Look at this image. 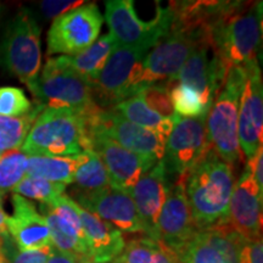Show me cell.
Here are the masks:
<instances>
[{
  "instance_id": "6da1fadb",
  "label": "cell",
  "mask_w": 263,
  "mask_h": 263,
  "mask_svg": "<svg viewBox=\"0 0 263 263\" xmlns=\"http://www.w3.org/2000/svg\"><path fill=\"white\" fill-rule=\"evenodd\" d=\"M178 180L183 184L197 230L226 222L235 185L232 164L227 163L211 149L201 162Z\"/></svg>"
},
{
  "instance_id": "7a4b0ae2",
  "label": "cell",
  "mask_w": 263,
  "mask_h": 263,
  "mask_svg": "<svg viewBox=\"0 0 263 263\" xmlns=\"http://www.w3.org/2000/svg\"><path fill=\"white\" fill-rule=\"evenodd\" d=\"M81 112L65 107H44L35 118L21 150L28 156L66 157L91 150V118L98 111Z\"/></svg>"
},
{
  "instance_id": "3957f363",
  "label": "cell",
  "mask_w": 263,
  "mask_h": 263,
  "mask_svg": "<svg viewBox=\"0 0 263 263\" xmlns=\"http://www.w3.org/2000/svg\"><path fill=\"white\" fill-rule=\"evenodd\" d=\"M245 81L244 66L230 67L206 116V132L211 149L233 167L242 160L238 138V116Z\"/></svg>"
},
{
  "instance_id": "277c9868",
  "label": "cell",
  "mask_w": 263,
  "mask_h": 263,
  "mask_svg": "<svg viewBox=\"0 0 263 263\" xmlns=\"http://www.w3.org/2000/svg\"><path fill=\"white\" fill-rule=\"evenodd\" d=\"M262 38V3H242L215 28L211 50L227 68L257 60Z\"/></svg>"
},
{
  "instance_id": "5b68a950",
  "label": "cell",
  "mask_w": 263,
  "mask_h": 263,
  "mask_svg": "<svg viewBox=\"0 0 263 263\" xmlns=\"http://www.w3.org/2000/svg\"><path fill=\"white\" fill-rule=\"evenodd\" d=\"M0 58L6 70L34 94L42 67L41 27L27 9H22L9 24Z\"/></svg>"
},
{
  "instance_id": "8992f818",
  "label": "cell",
  "mask_w": 263,
  "mask_h": 263,
  "mask_svg": "<svg viewBox=\"0 0 263 263\" xmlns=\"http://www.w3.org/2000/svg\"><path fill=\"white\" fill-rule=\"evenodd\" d=\"M117 45L144 49L149 51L167 34L172 15L167 8L157 5L156 15L151 21H143L130 0H108L103 16Z\"/></svg>"
},
{
  "instance_id": "52a82bcc",
  "label": "cell",
  "mask_w": 263,
  "mask_h": 263,
  "mask_svg": "<svg viewBox=\"0 0 263 263\" xmlns=\"http://www.w3.org/2000/svg\"><path fill=\"white\" fill-rule=\"evenodd\" d=\"M33 97L45 107H65L81 112H93L95 104L93 88L66 64L64 58L48 59L39 74Z\"/></svg>"
},
{
  "instance_id": "ba28073f",
  "label": "cell",
  "mask_w": 263,
  "mask_h": 263,
  "mask_svg": "<svg viewBox=\"0 0 263 263\" xmlns=\"http://www.w3.org/2000/svg\"><path fill=\"white\" fill-rule=\"evenodd\" d=\"M146 54L144 49L116 45L91 84L99 107L110 108L138 93Z\"/></svg>"
},
{
  "instance_id": "9c48e42d",
  "label": "cell",
  "mask_w": 263,
  "mask_h": 263,
  "mask_svg": "<svg viewBox=\"0 0 263 263\" xmlns=\"http://www.w3.org/2000/svg\"><path fill=\"white\" fill-rule=\"evenodd\" d=\"M104 17L95 4L81 5L59 16L48 32V55L72 57L90 47L100 34Z\"/></svg>"
},
{
  "instance_id": "30bf717a",
  "label": "cell",
  "mask_w": 263,
  "mask_h": 263,
  "mask_svg": "<svg viewBox=\"0 0 263 263\" xmlns=\"http://www.w3.org/2000/svg\"><path fill=\"white\" fill-rule=\"evenodd\" d=\"M206 116L179 117L164 144L162 161L171 177L182 178L211 150L206 132Z\"/></svg>"
},
{
  "instance_id": "8fae6325",
  "label": "cell",
  "mask_w": 263,
  "mask_h": 263,
  "mask_svg": "<svg viewBox=\"0 0 263 263\" xmlns=\"http://www.w3.org/2000/svg\"><path fill=\"white\" fill-rule=\"evenodd\" d=\"M246 240L226 222L199 230L177 254L179 263H242Z\"/></svg>"
},
{
  "instance_id": "7c38bea8",
  "label": "cell",
  "mask_w": 263,
  "mask_h": 263,
  "mask_svg": "<svg viewBox=\"0 0 263 263\" xmlns=\"http://www.w3.org/2000/svg\"><path fill=\"white\" fill-rule=\"evenodd\" d=\"M90 144L91 150L103 161L111 186L115 189L129 193L138 180L159 162L154 157L124 149L99 130L90 132Z\"/></svg>"
},
{
  "instance_id": "4fadbf2b",
  "label": "cell",
  "mask_w": 263,
  "mask_h": 263,
  "mask_svg": "<svg viewBox=\"0 0 263 263\" xmlns=\"http://www.w3.org/2000/svg\"><path fill=\"white\" fill-rule=\"evenodd\" d=\"M246 81L240 97L238 116V138L245 160L256 155L263 143V84L258 61L244 66Z\"/></svg>"
},
{
  "instance_id": "5bb4252c",
  "label": "cell",
  "mask_w": 263,
  "mask_h": 263,
  "mask_svg": "<svg viewBox=\"0 0 263 263\" xmlns=\"http://www.w3.org/2000/svg\"><path fill=\"white\" fill-rule=\"evenodd\" d=\"M41 209L50 230L51 244L59 251L76 256L82 262L89 263V252L82 229L78 205L70 196L62 194Z\"/></svg>"
},
{
  "instance_id": "9a60e30c",
  "label": "cell",
  "mask_w": 263,
  "mask_h": 263,
  "mask_svg": "<svg viewBox=\"0 0 263 263\" xmlns=\"http://www.w3.org/2000/svg\"><path fill=\"white\" fill-rule=\"evenodd\" d=\"M200 45L205 44L192 35L178 32L167 33L144 59L140 88L176 77L192 52Z\"/></svg>"
},
{
  "instance_id": "2e32d148",
  "label": "cell",
  "mask_w": 263,
  "mask_h": 263,
  "mask_svg": "<svg viewBox=\"0 0 263 263\" xmlns=\"http://www.w3.org/2000/svg\"><path fill=\"white\" fill-rule=\"evenodd\" d=\"M263 193L258 189L246 163L230 197L226 223L246 241L262 239Z\"/></svg>"
},
{
  "instance_id": "e0dca14e",
  "label": "cell",
  "mask_w": 263,
  "mask_h": 263,
  "mask_svg": "<svg viewBox=\"0 0 263 263\" xmlns=\"http://www.w3.org/2000/svg\"><path fill=\"white\" fill-rule=\"evenodd\" d=\"M91 130H99L132 153L162 160L164 141L156 133L129 122L111 108H100L91 120Z\"/></svg>"
},
{
  "instance_id": "ac0fdd59",
  "label": "cell",
  "mask_w": 263,
  "mask_h": 263,
  "mask_svg": "<svg viewBox=\"0 0 263 263\" xmlns=\"http://www.w3.org/2000/svg\"><path fill=\"white\" fill-rule=\"evenodd\" d=\"M197 232L183 184L177 180L160 212L154 240L177 256Z\"/></svg>"
},
{
  "instance_id": "d6986e66",
  "label": "cell",
  "mask_w": 263,
  "mask_h": 263,
  "mask_svg": "<svg viewBox=\"0 0 263 263\" xmlns=\"http://www.w3.org/2000/svg\"><path fill=\"white\" fill-rule=\"evenodd\" d=\"M78 205L97 215L121 233H143L144 228L138 216L136 205L130 194L126 190L106 189L94 193L74 194Z\"/></svg>"
},
{
  "instance_id": "ffe728a7",
  "label": "cell",
  "mask_w": 263,
  "mask_h": 263,
  "mask_svg": "<svg viewBox=\"0 0 263 263\" xmlns=\"http://www.w3.org/2000/svg\"><path fill=\"white\" fill-rule=\"evenodd\" d=\"M211 48L200 45L180 68L173 81L185 84L200 95L206 108L211 107L215 98L224 83L228 68L215 54L210 55Z\"/></svg>"
},
{
  "instance_id": "44dd1931",
  "label": "cell",
  "mask_w": 263,
  "mask_h": 263,
  "mask_svg": "<svg viewBox=\"0 0 263 263\" xmlns=\"http://www.w3.org/2000/svg\"><path fill=\"white\" fill-rule=\"evenodd\" d=\"M171 189L170 176L161 160L129 190L145 236L154 239L160 212Z\"/></svg>"
},
{
  "instance_id": "7402d4cb",
  "label": "cell",
  "mask_w": 263,
  "mask_h": 263,
  "mask_svg": "<svg viewBox=\"0 0 263 263\" xmlns=\"http://www.w3.org/2000/svg\"><path fill=\"white\" fill-rule=\"evenodd\" d=\"M12 206L14 213L8 216L6 229L18 250H37L52 245L48 223L34 203L14 194Z\"/></svg>"
},
{
  "instance_id": "603a6c76",
  "label": "cell",
  "mask_w": 263,
  "mask_h": 263,
  "mask_svg": "<svg viewBox=\"0 0 263 263\" xmlns=\"http://www.w3.org/2000/svg\"><path fill=\"white\" fill-rule=\"evenodd\" d=\"M78 215L90 262L110 263L117 258L126 245L122 233L80 205Z\"/></svg>"
},
{
  "instance_id": "cb8c5ba5",
  "label": "cell",
  "mask_w": 263,
  "mask_h": 263,
  "mask_svg": "<svg viewBox=\"0 0 263 263\" xmlns=\"http://www.w3.org/2000/svg\"><path fill=\"white\" fill-rule=\"evenodd\" d=\"M115 112L126 118L129 122L140 126L145 129H149L166 141L167 138L173 129L174 123L177 122L179 116L174 115L171 118H164L151 110L144 100L138 95L126 99L115 106L110 107Z\"/></svg>"
},
{
  "instance_id": "d4e9b609",
  "label": "cell",
  "mask_w": 263,
  "mask_h": 263,
  "mask_svg": "<svg viewBox=\"0 0 263 263\" xmlns=\"http://www.w3.org/2000/svg\"><path fill=\"white\" fill-rule=\"evenodd\" d=\"M116 42L110 33L103 35L95 41V43L84 51L72 57H64V60L76 73L81 76L90 85L97 80L99 72L104 67L105 62L110 57L111 52L116 48Z\"/></svg>"
},
{
  "instance_id": "484cf974",
  "label": "cell",
  "mask_w": 263,
  "mask_h": 263,
  "mask_svg": "<svg viewBox=\"0 0 263 263\" xmlns=\"http://www.w3.org/2000/svg\"><path fill=\"white\" fill-rule=\"evenodd\" d=\"M77 163L78 155L66 157L28 156L26 177L68 185L73 183Z\"/></svg>"
},
{
  "instance_id": "4316f807",
  "label": "cell",
  "mask_w": 263,
  "mask_h": 263,
  "mask_svg": "<svg viewBox=\"0 0 263 263\" xmlns=\"http://www.w3.org/2000/svg\"><path fill=\"white\" fill-rule=\"evenodd\" d=\"M74 194L94 193L111 186L103 161L93 150H84L78 155L73 177Z\"/></svg>"
},
{
  "instance_id": "83f0119b",
  "label": "cell",
  "mask_w": 263,
  "mask_h": 263,
  "mask_svg": "<svg viewBox=\"0 0 263 263\" xmlns=\"http://www.w3.org/2000/svg\"><path fill=\"white\" fill-rule=\"evenodd\" d=\"M45 106L35 104L28 114L18 117L0 116V151L21 149L35 118Z\"/></svg>"
},
{
  "instance_id": "f1b7e54d",
  "label": "cell",
  "mask_w": 263,
  "mask_h": 263,
  "mask_svg": "<svg viewBox=\"0 0 263 263\" xmlns=\"http://www.w3.org/2000/svg\"><path fill=\"white\" fill-rule=\"evenodd\" d=\"M28 155L21 149L5 151L0 156V194L12 192L27 174Z\"/></svg>"
},
{
  "instance_id": "f546056e",
  "label": "cell",
  "mask_w": 263,
  "mask_h": 263,
  "mask_svg": "<svg viewBox=\"0 0 263 263\" xmlns=\"http://www.w3.org/2000/svg\"><path fill=\"white\" fill-rule=\"evenodd\" d=\"M170 81L171 103H172L173 111L177 116L186 118L209 114V108H206L201 97L195 90L185 84L177 83L173 80Z\"/></svg>"
},
{
  "instance_id": "4dcf8cb0",
  "label": "cell",
  "mask_w": 263,
  "mask_h": 263,
  "mask_svg": "<svg viewBox=\"0 0 263 263\" xmlns=\"http://www.w3.org/2000/svg\"><path fill=\"white\" fill-rule=\"evenodd\" d=\"M65 184L49 182L45 179L32 178V177H25L24 179L15 186L14 192L17 195L25 197V199H31L39 201L42 203H50L65 194L66 190Z\"/></svg>"
},
{
  "instance_id": "1f68e13d",
  "label": "cell",
  "mask_w": 263,
  "mask_h": 263,
  "mask_svg": "<svg viewBox=\"0 0 263 263\" xmlns=\"http://www.w3.org/2000/svg\"><path fill=\"white\" fill-rule=\"evenodd\" d=\"M171 81L141 87L136 95L140 97L151 110L164 118L173 117L174 111L170 97Z\"/></svg>"
},
{
  "instance_id": "d6a6232c",
  "label": "cell",
  "mask_w": 263,
  "mask_h": 263,
  "mask_svg": "<svg viewBox=\"0 0 263 263\" xmlns=\"http://www.w3.org/2000/svg\"><path fill=\"white\" fill-rule=\"evenodd\" d=\"M33 108L25 91L16 87H0V116L18 117Z\"/></svg>"
},
{
  "instance_id": "836d02e7",
  "label": "cell",
  "mask_w": 263,
  "mask_h": 263,
  "mask_svg": "<svg viewBox=\"0 0 263 263\" xmlns=\"http://www.w3.org/2000/svg\"><path fill=\"white\" fill-rule=\"evenodd\" d=\"M156 248L157 241L149 236L133 239L124 245L121 255L110 263H150Z\"/></svg>"
},
{
  "instance_id": "e575fe53",
  "label": "cell",
  "mask_w": 263,
  "mask_h": 263,
  "mask_svg": "<svg viewBox=\"0 0 263 263\" xmlns=\"http://www.w3.org/2000/svg\"><path fill=\"white\" fill-rule=\"evenodd\" d=\"M54 246L37 250H12L10 263H47Z\"/></svg>"
},
{
  "instance_id": "d590c367",
  "label": "cell",
  "mask_w": 263,
  "mask_h": 263,
  "mask_svg": "<svg viewBox=\"0 0 263 263\" xmlns=\"http://www.w3.org/2000/svg\"><path fill=\"white\" fill-rule=\"evenodd\" d=\"M81 5H83V2H42L41 9L47 17L57 18Z\"/></svg>"
},
{
  "instance_id": "8d00e7d4",
  "label": "cell",
  "mask_w": 263,
  "mask_h": 263,
  "mask_svg": "<svg viewBox=\"0 0 263 263\" xmlns=\"http://www.w3.org/2000/svg\"><path fill=\"white\" fill-rule=\"evenodd\" d=\"M242 263H263L262 239L246 242L242 251Z\"/></svg>"
},
{
  "instance_id": "74e56055",
  "label": "cell",
  "mask_w": 263,
  "mask_h": 263,
  "mask_svg": "<svg viewBox=\"0 0 263 263\" xmlns=\"http://www.w3.org/2000/svg\"><path fill=\"white\" fill-rule=\"evenodd\" d=\"M246 163H248L250 168H251L252 177H254L258 189L263 193V147H259L257 153H256V155L252 157L251 160L246 161Z\"/></svg>"
},
{
  "instance_id": "f35d334b",
  "label": "cell",
  "mask_w": 263,
  "mask_h": 263,
  "mask_svg": "<svg viewBox=\"0 0 263 263\" xmlns=\"http://www.w3.org/2000/svg\"><path fill=\"white\" fill-rule=\"evenodd\" d=\"M150 263H179L177 256L171 250L164 248L162 244L157 241V248L154 252L153 258Z\"/></svg>"
},
{
  "instance_id": "ab89813d",
  "label": "cell",
  "mask_w": 263,
  "mask_h": 263,
  "mask_svg": "<svg viewBox=\"0 0 263 263\" xmlns=\"http://www.w3.org/2000/svg\"><path fill=\"white\" fill-rule=\"evenodd\" d=\"M47 263H84L80 258H77L73 255L66 254V252L59 251L55 248H52V251L49 256Z\"/></svg>"
},
{
  "instance_id": "60d3db41",
  "label": "cell",
  "mask_w": 263,
  "mask_h": 263,
  "mask_svg": "<svg viewBox=\"0 0 263 263\" xmlns=\"http://www.w3.org/2000/svg\"><path fill=\"white\" fill-rule=\"evenodd\" d=\"M12 252V245L10 241L9 233H0V263H10V256Z\"/></svg>"
},
{
  "instance_id": "b9f144b4",
  "label": "cell",
  "mask_w": 263,
  "mask_h": 263,
  "mask_svg": "<svg viewBox=\"0 0 263 263\" xmlns=\"http://www.w3.org/2000/svg\"><path fill=\"white\" fill-rule=\"evenodd\" d=\"M6 221H8V215H6L4 207H3V195L0 194V233L2 234H6L8 233Z\"/></svg>"
},
{
  "instance_id": "7bdbcfd3",
  "label": "cell",
  "mask_w": 263,
  "mask_h": 263,
  "mask_svg": "<svg viewBox=\"0 0 263 263\" xmlns=\"http://www.w3.org/2000/svg\"><path fill=\"white\" fill-rule=\"evenodd\" d=\"M2 154H3V153H2V151H0V156H2Z\"/></svg>"
},
{
  "instance_id": "ee69618b",
  "label": "cell",
  "mask_w": 263,
  "mask_h": 263,
  "mask_svg": "<svg viewBox=\"0 0 263 263\" xmlns=\"http://www.w3.org/2000/svg\"><path fill=\"white\" fill-rule=\"evenodd\" d=\"M89 263H91V262H89Z\"/></svg>"
}]
</instances>
